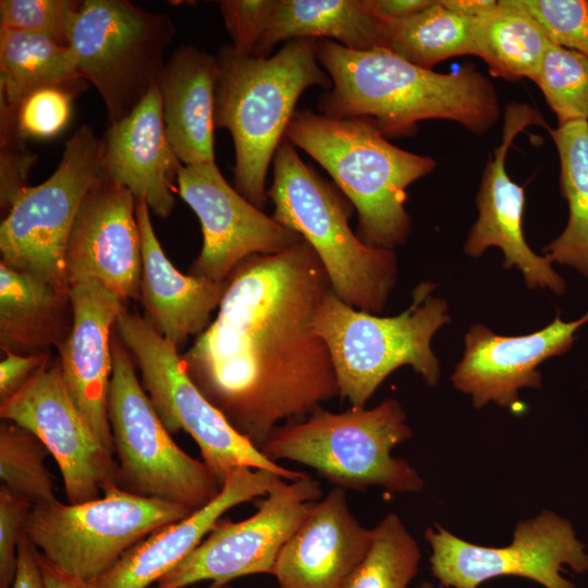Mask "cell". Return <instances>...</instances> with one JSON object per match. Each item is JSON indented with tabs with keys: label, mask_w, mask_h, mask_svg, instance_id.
Listing matches in <instances>:
<instances>
[{
	"label": "cell",
	"mask_w": 588,
	"mask_h": 588,
	"mask_svg": "<svg viewBox=\"0 0 588 588\" xmlns=\"http://www.w3.org/2000/svg\"><path fill=\"white\" fill-rule=\"evenodd\" d=\"M19 559L11 588H46L39 551L23 535L19 544Z\"/></svg>",
	"instance_id": "obj_42"
},
{
	"label": "cell",
	"mask_w": 588,
	"mask_h": 588,
	"mask_svg": "<svg viewBox=\"0 0 588 588\" xmlns=\"http://www.w3.org/2000/svg\"><path fill=\"white\" fill-rule=\"evenodd\" d=\"M550 133L560 156L561 188L569 217L563 233L543 252L551 261L588 277V121H572Z\"/></svg>",
	"instance_id": "obj_30"
},
{
	"label": "cell",
	"mask_w": 588,
	"mask_h": 588,
	"mask_svg": "<svg viewBox=\"0 0 588 588\" xmlns=\"http://www.w3.org/2000/svg\"><path fill=\"white\" fill-rule=\"evenodd\" d=\"M111 346L113 370L107 412L120 487L194 511L205 506L220 493L221 483L204 462L185 453L173 441L114 328Z\"/></svg>",
	"instance_id": "obj_10"
},
{
	"label": "cell",
	"mask_w": 588,
	"mask_h": 588,
	"mask_svg": "<svg viewBox=\"0 0 588 588\" xmlns=\"http://www.w3.org/2000/svg\"><path fill=\"white\" fill-rule=\"evenodd\" d=\"M101 174L144 200L158 217L174 207V182L183 166L166 133L161 98L155 86L100 138Z\"/></svg>",
	"instance_id": "obj_23"
},
{
	"label": "cell",
	"mask_w": 588,
	"mask_h": 588,
	"mask_svg": "<svg viewBox=\"0 0 588 588\" xmlns=\"http://www.w3.org/2000/svg\"><path fill=\"white\" fill-rule=\"evenodd\" d=\"M345 491L334 487L316 502L283 546L272 572L279 588H345L372 538L352 514Z\"/></svg>",
	"instance_id": "obj_21"
},
{
	"label": "cell",
	"mask_w": 588,
	"mask_h": 588,
	"mask_svg": "<svg viewBox=\"0 0 588 588\" xmlns=\"http://www.w3.org/2000/svg\"><path fill=\"white\" fill-rule=\"evenodd\" d=\"M514 1L538 23L549 42L588 57V1Z\"/></svg>",
	"instance_id": "obj_37"
},
{
	"label": "cell",
	"mask_w": 588,
	"mask_h": 588,
	"mask_svg": "<svg viewBox=\"0 0 588 588\" xmlns=\"http://www.w3.org/2000/svg\"><path fill=\"white\" fill-rule=\"evenodd\" d=\"M176 185L201 225L203 246L191 266L193 275L223 282L245 259L282 252L303 240L232 187L216 162L182 166Z\"/></svg>",
	"instance_id": "obj_16"
},
{
	"label": "cell",
	"mask_w": 588,
	"mask_h": 588,
	"mask_svg": "<svg viewBox=\"0 0 588 588\" xmlns=\"http://www.w3.org/2000/svg\"><path fill=\"white\" fill-rule=\"evenodd\" d=\"M0 416L42 441L59 466L69 503L95 500L120 487L113 453L74 404L59 360L46 362L19 392L0 403Z\"/></svg>",
	"instance_id": "obj_15"
},
{
	"label": "cell",
	"mask_w": 588,
	"mask_h": 588,
	"mask_svg": "<svg viewBox=\"0 0 588 588\" xmlns=\"http://www.w3.org/2000/svg\"><path fill=\"white\" fill-rule=\"evenodd\" d=\"M82 1L1 0L0 27L40 35L69 46L73 22Z\"/></svg>",
	"instance_id": "obj_36"
},
{
	"label": "cell",
	"mask_w": 588,
	"mask_h": 588,
	"mask_svg": "<svg viewBox=\"0 0 588 588\" xmlns=\"http://www.w3.org/2000/svg\"><path fill=\"white\" fill-rule=\"evenodd\" d=\"M70 292L0 262V347L4 353H49L69 336Z\"/></svg>",
	"instance_id": "obj_26"
},
{
	"label": "cell",
	"mask_w": 588,
	"mask_h": 588,
	"mask_svg": "<svg viewBox=\"0 0 588 588\" xmlns=\"http://www.w3.org/2000/svg\"><path fill=\"white\" fill-rule=\"evenodd\" d=\"M531 124H544L540 113L525 103L506 107L500 146L486 164L477 194L478 219L470 229L465 252L480 256L488 247H500L504 267H517L529 287H549L563 293L565 283L552 269L551 259L535 254L523 232L524 187L506 172L507 150L518 133Z\"/></svg>",
	"instance_id": "obj_18"
},
{
	"label": "cell",
	"mask_w": 588,
	"mask_h": 588,
	"mask_svg": "<svg viewBox=\"0 0 588 588\" xmlns=\"http://www.w3.org/2000/svg\"><path fill=\"white\" fill-rule=\"evenodd\" d=\"M420 558L417 541L400 516L390 513L372 528L369 550L345 588H406Z\"/></svg>",
	"instance_id": "obj_32"
},
{
	"label": "cell",
	"mask_w": 588,
	"mask_h": 588,
	"mask_svg": "<svg viewBox=\"0 0 588 588\" xmlns=\"http://www.w3.org/2000/svg\"><path fill=\"white\" fill-rule=\"evenodd\" d=\"M193 512L115 487L83 503L56 500L33 506L24 535L53 567L89 585L133 546Z\"/></svg>",
	"instance_id": "obj_8"
},
{
	"label": "cell",
	"mask_w": 588,
	"mask_h": 588,
	"mask_svg": "<svg viewBox=\"0 0 588 588\" xmlns=\"http://www.w3.org/2000/svg\"><path fill=\"white\" fill-rule=\"evenodd\" d=\"M136 217L142 237V277L139 301L146 320L175 347L189 336L199 335L210 324L219 307L228 280L217 282L183 274L168 259L155 233L150 209L136 200Z\"/></svg>",
	"instance_id": "obj_24"
},
{
	"label": "cell",
	"mask_w": 588,
	"mask_h": 588,
	"mask_svg": "<svg viewBox=\"0 0 588 588\" xmlns=\"http://www.w3.org/2000/svg\"><path fill=\"white\" fill-rule=\"evenodd\" d=\"M316 51L332 81L318 98L319 113L370 118L387 138L412 135L419 121L430 119L482 134L500 117L494 86L473 64L438 73L388 49L358 51L328 39H317Z\"/></svg>",
	"instance_id": "obj_2"
},
{
	"label": "cell",
	"mask_w": 588,
	"mask_h": 588,
	"mask_svg": "<svg viewBox=\"0 0 588 588\" xmlns=\"http://www.w3.org/2000/svg\"><path fill=\"white\" fill-rule=\"evenodd\" d=\"M330 290L304 240L252 256L228 278L215 320L181 355L199 391L260 450L280 422L340 397L329 350L314 328Z\"/></svg>",
	"instance_id": "obj_1"
},
{
	"label": "cell",
	"mask_w": 588,
	"mask_h": 588,
	"mask_svg": "<svg viewBox=\"0 0 588 588\" xmlns=\"http://www.w3.org/2000/svg\"><path fill=\"white\" fill-rule=\"evenodd\" d=\"M284 137L314 158L356 209L362 242L391 250L405 243L406 189L434 169L432 158L392 145L370 118L336 119L308 109L295 111Z\"/></svg>",
	"instance_id": "obj_4"
},
{
	"label": "cell",
	"mask_w": 588,
	"mask_h": 588,
	"mask_svg": "<svg viewBox=\"0 0 588 588\" xmlns=\"http://www.w3.org/2000/svg\"><path fill=\"white\" fill-rule=\"evenodd\" d=\"M425 538L432 575L445 587L478 588L494 577L519 576L546 588H576L561 576L562 565L588 569V554L571 523L550 511L518 523L506 547L474 544L440 526L428 528Z\"/></svg>",
	"instance_id": "obj_14"
},
{
	"label": "cell",
	"mask_w": 588,
	"mask_h": 588,
	"mask_svg": "<svg viewBox=\"0 0 588 588\" xmlns=\"http://www.w3.org/2000/svg\"><path fill=\"white\" fill-rule=\"evenodd\" d=\"M280 479L267 469L233 470L212 501L133 546L90 588H150L201 543L226 511L266 495Z\"/></svg>",
	"instance_id": "obj_22"
},
{
	"label": "cell",
	"mask_w": 588,
	"mask_h": 588,
	"mask_svg": "<svg viewBox=\"0 0 588 588\" xmlns=\"http://www.w3.org/2000/svg\"><path fill=\"white\" fill-rule=\"evenodd\" d=\"M50 454L32 431L4 420L0 426V477L2 485L32 506L57 500L53 479L45 466Z\"/></svg>",
	"instance_id": "obj_33"
},
{
	"label": "cell",
	"mask_w": 588,
	"mask_h": 588,
	"mask_svg": "<svg viewBox=\"0 0 588 588\" xmlns=\"http://www.w3.org/2000/svg\"><path fill=\"white\" fill-rule=\"evenodd\" d=\"M433 287L420 283L411 306L393 317L356 309L332 289L324 295L314 328L329 350L340 397L352 407H365L383 380L404 365L412 366L427 384L438 383L439 362L430 343L450 317L445 302L430 295Z\"/></svg>",
	"instance_id": "obj_7"
},
{
	"label": "cell",
	"mask_w": 588,
	"mask_h": 588,
	"mask_svg": "<svg viewBox=\"0 0 588 588\" xmlns=\"http://www.w3.org/2000/svg\"><path fill=\"white\" fill-rule=\"evenodd\" d=\"M32 505L5 486L0 488V588H11L19 559V544Z\"/></svg>",
	"instance_id": "obj_39"
},
{
	"label": "cell",
	"mask_w": 588,
	"mask_h": 588,
	"mask_svg": "<svg viewBox=\"0 0 588 588\" xmlns=\"http://www.w3.org/2000/svg\"><path fill=\"white\" fill-rule=\"evenodd\" d=\"M317 39L296 38L272 57L259 58L223 46L217 53L213 125L226 128L235 150V188L261 209L267 174L303 93L330 89L332 81L317 59Z\"/></svg>",
	"instance_id": "obj_3"
},
{
	"label": "cell",
	"mask_w": 588,
	"mask_h": 588,
	"mask_svg": "<svg viewBox=\"0 0 588 588\" xmlns=\"http://www.w3.org/2000/svg\"><path fill=\"white\" fill-rule=\"evenodd\" d=\"M114 332L139 368L143 388L163 426L171 434L183 430L195 440L203 462L221 486L241 467L267 469L285 480L308 475L271 461L241 434L192 381L179 348L145 317L125 309L115 321Z\"/></svg>",
	"instance_id": "obj_9"
},
{
	"label": "cell",
	"mask_w": 588,
	"mask_h": 588,
	"mask_svg": "<svg viewBox=\"0 0 588 588\" xmlns=\"http://www.w3.org/2000/svg\"><path fill=\"white\" fill-rule=\"evenodd\" d=\"M266 495L252 516L220 519L188 556L150 588H185L203 580L228 585L243 576L272 575L281 549L322 498V489L307 475L280 479Z\"/></svg>",
	"instance_id": "obj_13"
},
{
	"label": "cell",
	"mask_w": 588,
	"mask_h": 588,
	"mask_svg": "<svg viewBox=\"0 0 588 588\" xmlns=\"http://www.w3.org/2000/svg\"><path fill=\"white\" fill-rule=\"evenodd\" d=\"M49 360V353L19 355L5 353L0 362V403L9 400Z\"/></svg>",
	"instance_id": "obj_41"
},
{
	"label": "cell",
	"mask_w": 588,
	"mask_h": 588,
	"mask_svg": "<svg viewBox=\"0 0 588 588\" xmlns=\"http://www.w3.org/2000/svg\"><path fill=\"white\" fill-rule=\"evenodd\" d=\"M142 262L136 199L100 173L81 205L69 237V286L96 281L126 302L139 301Z\"/></svg>",
	"instance_id": "obj_17"
},
{
	"label": "cell",
	"mask_w": 588,
	"mask_h": 588,
	"mask_svg": "<svg viewBox=\"0 0 588 588\" xmlns=\"http://www.w3.org/2000/svg\"><path fill=\"white\" fill-rule=\"evenodd\" d=\"M441 3L457 14L467 17H477L492 10L498 1L493 0H441Z\"/></svg>",
	"instance_id": "obj_44"
},
{
	"label": "cell",
	"mask_w": 588,
	"mask_h": 588,
	"mask_svg": "<svg viewBox=\"0 0 588 588\" xmlns=\"http://www.w3.org/2000/svg\"><path fill=\"white\" fill-rule=\"evenodd\" d=\"M78 82L85 81L69 46L0 27L1 121L12 122L17 106L32 91Z\"/></svg>",
	"instance_id": "obj_28"
},
{
	"label": "cell",
	"mask_w": 588,
	"mask_h": 588,
	"mask_svg": "<svg viewBox=\"0 0 588 588\" xmlns=\"http://www.w3.org/2000/svg\"><path fill=\"white\" fill-rule=\"evenodd\" d=\"M382 21L369 0H278L255 57L268 58L274 46L296 38L328 39L348 49H383Z\"/></svg>",
	"instance_id": "obj_27"
},
{
	"label": "cell",
	"mask_w": 588,
	"mask_h": 588,
	"mask_svg": "<svg viewBox=\"0 0 588 588\" xmlns=\"http://www.w3.org/2000/svg\"><path fill=\"white\" fill-rule=\"evenodd\" d=\"M171 17L128 0H83L69 47L78 73L101 96L109 124L128 115L158 84L175 36Z\"/></svg>",
	"instance_id": "obj_11"
},
{
	"label": "cell",
	"mask_w": 588,
	"mask_h": 588,
	"mask_svg": "<svg viewBox=\"0 0 588 588\" xmlns=\"http://www.w3.org/2000/svg\"><path fill=\"white\" fill-rule=\"evenodd\" d=\"M417 588H437V587H434L430 583L425 581V583L420 584Z\"/></svg>",
	"instance_id": "obj_47"
},
{
	"label": "cell",
	"mask_w": 588,
	"mask_h": 588,
	"mask_svg": "<svg viewBox=\"0 0 588 588\" xmlns=\"http://www.w3.org/2000/svg\"><path fill=\"white\" fill-rule=\"evenodd\" d=\"M272 172L267 191L271 217L310 245L338 297L356 309L381 313L396 280L394 253L358 238L348 223L352 204L306 164L285 137L273 157Z\"/></svg>",
	"instance_id": "obj_5"
},
{
	"label": "cell",
	"mask_w": 588,
	"mask_h": 588,
	"mask_svg": "<svg viewBox=\"0 0 588 588\" xmlns=\"http://www.w3.org/2000/svg\"><path fill=\"white\" fill-rule=\"evenodd\" d=\"M432 3V0H369L373 12L384 22L406 19Z\"/></svg>",
	"instance_id": "obj_43"
},
{
	"label": "cell",
	"mask_w": 588,
	"mask_h": 588,
	"mask_svg": "<svg viewBox=\"0 0 588 588\" xmlns=\"http://www.w3.org/2000/svg\"><path fill=\"white\" fill-rule=\"evenodd\" d=\"M185 588H196L194 586H188V587H185ZM207 588H234L233 586H231L230 584L228 585H215V584H210Z\"/></svg>",
	"instance_id": "obj_46"
},
{
	"label": "cell",
	"mask_w": 588,
	"mask_h": 588,
	"mask_svg": "<svg viewBox=\"0 0 588 588\" xmlns=\"http://www.w3.org/2000/svg\"><path fill=\"white\" fill-rule=\"evenodd\" d=\"M588 321V313L565 322L559 316L542 330L527 335L503 336L476 324L465 338V352L452 375V382L470 394L475 407L492 401L512 407L518 389L540 387L537 367L547 358L561 355L575 340V332Z\"/></svg>",
	"instance_id": "obj_20"
},
{
	"label": "cell",
	"mask_w": 588,
	"mask_h": 588,
	"mask_svg": "<svg viewBox=\"0 0 588 588\" xmlns=\"http://www.w3.org/2000/svg\"><path fill=\"white\" fill-rule=\"evenodd\" d=\"M100 146L94 130L81 125L65 142L54 172L14 197L0 224V262L70 292L66 246L81 205L101 173Z\"/></svg>",
	"instance_id": "obj_12"
},
{
	"label": "cell",
	"mask_w": 588,
	"mask_h": 588,
	"mask_svg": "<svg viewBox=\"0 0 588 588\" xmlns=\"http://www.w3.org/2000/svg\"><path fill=\"white\" fill-rule=\"evenodd\" d=\"M477 56L493 76L509 81L534 79L549 40L538 23L514 0H501L474 19Z\"/></svg>",
	"instance_id": "obj_29"
},
{
	"label": "cell",
	"mask_w": 588,
	"mask_h": 588,
	"mask_svg": "<svg viewBox=\"0 0 588 588\" xmlns=\"http://www.w3.org/2000/svg\"><path fill=\"white\" fill-rule=\"evenodd\" d=\"M78 84L50 85L28 94L14 112L9 135L21 140L58 135L69 123Z\"/></svg>",
	"instance_id": "obj_35"
},
{
	"label": "cell",
	"mask_w": 588,
	"mask_h": 588,
	"mask_svg": "<svg viewBox=\"0 0 588 588\" xmlns=\"http://www.w3.org/2000/svg\"><path fill=\"white\" fill-rule=\"evenodd\" d=\"M35 157L21 143L1 145L0 204L7 209L26 187V179Z\"/></svg>",
	"instance_id": "obj_40"
},
{
	"label": "cell",
	"mask_w": 588,
	"mask_h": 588,
	"mask_svg": "<svg viewBox=\"0 0 588 588\" xmlns=\"http://www.w3.org/2000/svg\"><path fill=\"white\" fill-rule=\"evenodd\" d=\"M217 57L181 45L166 61L157 87L167 137L183 166L215 162L213 98Z\"/></svg>",
	"instance_id": "obj_25"
},
{
	"label": "cell",
	"mask_w": 588,
	"mask_h": 588,
	"mask_svg": "<svg viewBox=\"0 0 588 588\" xmlns=\"http://www.w3.org/2000/svg\"><path fill=\"white\" fill-rule=\"evenodd\" d=\"M532 81L556 114L559 125L588 121V57L550 42Z\"/></svg>",
	"instance_id": "obj_34"
},
{
	"label": "cell",
	"mask_w": 588,
	"mask_h": 588,
	"mask_svg": "<svg viewBox=\"0 0 588 588\" xmlns=\"http://www.w3.org/2000/svg\"><path fill=\"white\" fill-rule=\"evenodd\" d=\"M413 431L394 399L373 408L332 413L322 406L302 420L274 428L261 452L271 461L296 462L317 470L335 487L418 492L424 481L411 464L391 455Z\"/></svg>",
	"instance_id": "obj_6"
},
{
	"label": "cell",
	"mask_w": 588,
	"mask_h": 588,
	"mask_svg": "<svg viewBox=\"0 0 588 588\" xmlns=\"http://www.w3.org/2000/svg\"><path fill=\"white\" fill-rule=\"evenodd\" d=\"M278 0H222L219 7L233 49L253 56Z\"/></svg>",
	"instance_id": "obj_38"
},
{
	"label": "cell",
	"mask_w": 588,
	"mask_h": 588,
	"mask_svg": "<svg viewBox=\"0 0 588 588\" xmlns=\"http://www.w3.org/2000/svg\"><path fill=\"white\" fill-rule=\"evenodd\" d=\"M73 323L58 347L66 389L100 442L113 451L108 395L113 370L111 338L126 301L96 281L70 287Z\"/></svg>",
	"instance_id": "obj_19"
},
{
	"label": "cell",
	"mask_w": 588,
	"mask_h": 588,
	"mask_svg": "<svg viewBox=\"0 0 588 588\" xmlns=\"http://www.w3.org/2000/svg\"><path fill=\"white\" fill-rule=\"evenodd\" d=\"M473 23V17L450 11L441 1H433L412 16L384 22L383 49L432 70L433 65L450 58L477 56Z\"/></svg>",
	"instance_id": "obj_31"
},
{
	"label": "cell",
	"mask_w": 588,
	"mask_h": 588,
	"mask_svg": "<svg viewBox=\"0 0 588 588\" xmlns=\"http://www.w3.org/2000/svg\"><path fill=\"white\" fill-rule=\"evenodd\" d=\"M39 560L46 588H90L88 584L75 580L58 571L40 553Z\"/></svg>",
	"instance_id": "obj_45"
}]
</instances>
